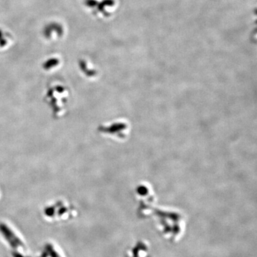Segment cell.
I'll return each instance as SVG.
<instances>
[{
	"label": "cell",
	"instance_id": "1",
	"mask_svg": "<svg viewBox=\"0 0 257 257\" xmlns=\"http://www.w3.org/2000/svg\"><path fill=\"white\" fill-rule=\"evenodd\" d=\"M47 101L54 114L62 116L65 112L69 100V91L68 87L60 84L51 85L45 96Z\"/></svg>",
	"mask_w": 257,
	"mask_h": 257
},
{
	"label": "cell",
	"instance_id": "2",
	"mask_svg": "<svg viewBox=\"0 0 257 257\" xmlns=\"http://www.w3.org/2000/svg\"><path fill=\"white\" fill-rule=\"evenodd\" d=\"M75 210L66 202L61 201L44 208V216L51 220H67L74 216Z\"/></svg>",
	"mask_w": 257,
	"mask_h": 257
},
{
	"label": "cell",
	"instance_id": "3",
	"mask_svg": "<svg viewBox=\"0 0 257 257\" xmlns=\"http://www.w3.org/2000/svg\"><path fill=\"white\" fill-rule=\"evenodd\" d=\"M0 231L3 234L2 235L5 239L7 240L11 247L14 249V251H15L16 254L19 252H22L23 254H25L26 247L25 242L14 229L9 226L7 223H1Z\"/></svg>",
	"mask_w": 257,
	"mask_h": 257
},
{
	"label": "cell",
	"instance_id": "4",
	"mask_svg": "<svg viewBox=\"0 0 257 257\" xmlns=\"http://www.w3.org/2000/svg\"><path fill=\"white\" fill-rule=\"evenodd\" d=\"M127 257H151L150 245L145 240L138 241L127 250Z\"/></svg>",
	"mask_w": 257,
	"mask_h": 257
}]
</instances>
